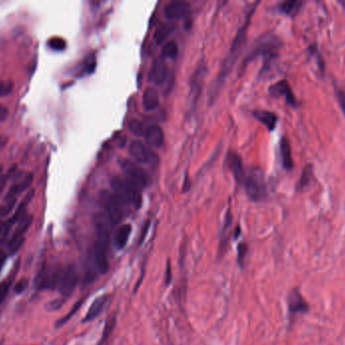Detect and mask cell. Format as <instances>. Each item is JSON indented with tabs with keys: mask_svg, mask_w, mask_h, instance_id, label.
Here are the masks:
<instances>
[{
	"mask_svg": "<svg viewBox=\"0 0 345 345\" xmlns=\"http://www.w3.org/2000/svg\"><path fill=\"white\" fill-rule=\"evenodd\" d=\"M336 92V96H337V100L340 105V108L342 109V111L345 114V89L343 88H336L335 89Z\"/></svg>",
	"mask_w": 345,
	"mask_h": 345,
	"instance_id": "1f68e13d",
	"label": "cell"
},
{
	"mask_svg": "<svg viewBox=\"0 0 345 345\" xmlns=\"http://www.w3.org/2000/svg\"><path fill=\"white\" fill-rule=\"evenodd\" d=\"M7 178H8V175H3L0 177V195H1V193L3 191L5 185H6V182H7Z\"/></svg>",
	"mask_w": 345,
	"mask_h": 345,
	"instance_id": "74e56055",
	"label": "cell"
},
{
	"mask_svg": "<svg viewBox=\"0 0 345 345\" xmlns=\"http://www.w3.org/2000/svg\"><path fill=\"white\" fill-rule=\"evenodd\" d=\"M162 53L164 57L176 58L179 54V47L175 41H169L163 47Z\"/></svg>",
	"mask_w": 345,
	"mask_h": 345,
	"instance_id": "484cf974",
	"label": "cell"
},
{
	"mask_svg": "<svg viewBox=\"0 0 345 345\" xmlns=\"http://www.w3.org/2000/svg\"><path fill=\"white\" fill-rule=\"evenodd\" d=\"M107 300H108L107 295H103L101 297H98L96 300H94V302L90 306V308L88 309V312H87L86 316L84 317L82 322L83 323L90 322V321H93L95 318H97L101 314V312L103 311Z\"/></svg>",
	"mask_w": 345,
	"mask_h": 345,
	"instance_id": "ac0fdd59",
	"label": "cell"
},
{
	"mask_svg": "<svg viewBox=\"0 0 345 345\" xmlns=\"http://www.w3.org/2000/svg\"><path fill=\"white\" fill-rule=\"evenodd\" d=\"M168 76V66L163 57H159L153 61L150 73H149V80L157 85H162L165 78Z\"/></svg>",
	"mask_w": 345,
	"mask_h": 345,
	"instance_id": "5bb4252c",
	"label": "cell"
},
{
	"mask_svg": "<svg viewBox=\"0 0 345 345\" xmlns=\"http://www.w3.org/2000/svg\"><path fill=\"white\" fill-rule=\"evenodd\" d=\"M79 283V273L75 264H68L61 270L58 288L63 297H70Z\"/></svg>",
	"mask_w": 345,
	"mask_h": 345,
	"instance_id": "5b68a950",
	"label": "cell"
},
{
	"mask_svg": "<svg viewBox=\"0 0 345 345\" xmlns=\"http://www.w3.org/2000/svg\"><path fill=\"white\" fill-rule=\"evenodd\" d=\"M270 92L274 96H285L287 102L291 107L295 108L298 106L296 96L294 94L292 88L287 80H280L275 83L274 85H272L270 87Z\"/></svg>",
	"mask_w": 345,
	"mask_h": 345,
	"instance_id": "7c38bea8",
	"label": "cell"
},
{
	"mask_svg": "<svg viewBox=\"0 0 345 345\" xmlns=\"http://www.w3.org/2000/svg\"><path fill=\"white\" fill-rule=\"evenodd\" d=\"M247 196L254 201H262L266 196V186L263 173L261 169L253 168L246 174L244 182Z\"/></svg>",
	"mask_w": 345,
	"mask_h": 345,
	"instance_id": "7a4b0ae2",
	"label": "cell"
},
{
	"mask_svg": "<svg viewBox=\"0 0 345 345\" xmlns=\"http://www.w3.org/2000/svg\"><path fill=\"white\" fill-rule=\"evenodd\" d=\"M60 273L61 270H58L56 267L43 266L42 270L38 272L34 280L36 289L44 290L58 287Z\"/></svg>",
	"mask_w": 345,
	"mask_h": 345,
	"instance_id": "8992f818",
	"label": "cell"
},
{
	"mask_svg": "<svg viewBox=\"0 0 345 345\" xmlns=\"http://www.w3.org/2000/svg\"><path fill=\"white\" fill-rule=\"evenodd\" d=\"M48 45H49V47L50 49L56 50V51H63V50H65V48L67 47L66 41L64 39H62V37H59V36L52 37V39H49Z\"/></svg>",
	"mask_w": 345,
	"mask_h": 345,
	"instance_id": "83f0119b",
	"label": "cell"
},
{
	"mask_svg": "<svg viewBox=\"0 0 345 345\" xmlns=\"http://www.w3.org/2000/svg\"><path fill=\"white\" fill-rule=\"evenodd\" d=\"M28 280L27 279H20L19 282L16 285V288H15V291L16 293H21L25 289H27L28 287Z\"/></svg>",
	"mask_w": 345,
	"mask_h": 345,
	"instance_id": "d590c367",
	"label": "cell"
},
{
	"mask_svg": "<svg viewBox=\"0 0 345 345\" xmlns=\"http://www.w3.org/2000/svg\"><path fill=\"white\" fill-rule=\"evenodd\" d=\"M160 104L159 93L155 88H147L143 94V107L147 111L156 109Z\"/></svg>",
	"mask_w": 345,
	"mask_h": 345,
	"instance_id": "d6986e66",
	"label": "cell"
},
{
	"mask_svg": "<svg viewBox=\"0 0 345 345\" xmlns=\"http://www.w3.org/2000/svg\"><path fill=\"white\" fill-rule=\"evenodd\" d=\"M33 174L32 173H23L18 180L12 184L7 191V195L4 199V202L7 201H16V199L23 191L27 190L33 183Z\"/></svg>",
	"mask_w": 345,
	"mask_h": 345,
	"instance_id": "9c48e42d",
	"label": "cell"
},
{
	"mask_svg": "<svg viewBox=\"0 0 345 345\" xmlns=\"http://www.w3.org/2000/svg\"><path fill=\"white\" fill-rule=\"evenodd\" d=\"M228 163H229L230 170H231V172L233 173L236 182L239 183H244L245 180H246V172L244 164H242V160L239 157V155L236 154V153H232V154H230Z\"/></svg>",
	"mask_w": 345,
	"mask_h": 345,
	"instance_id": "2e32d148",
	"label": "cell"
},
{
	"mask_svg": "<svg viewBox=\"0 0 345 345\" xmlns=\"http://www.w3.org/2000/svg\"><path fill=\"white\" fill-rule=\"evenodd\" d=\"M33 195H34V190H33V189L30 190L29 193H28L27 195H25L23 200L20 202L18 208L16 210V214H15V216L11 218L10 223H14V222L17 221L18 219H22V218H23V214L25 213V210H27V207L29 206V203L31 202L32 199L33 198Z\"/></svg>",
	"mask_w": 345,
	"mask_h": 345,
	"instance_id": "603a6c76",
	"label": "cell"
},
{
	"mask_svg": "<svg viewBox=\"0 0 345 345\" xmlns=\"http://www.w3.org/2000/svg\"><path fill=\"white\" fill-rule=\"evenodd\" d=\"M112 222L108 218V216L105 213L98 214L95 219V227H96V234L97 240L103 242L109 245L110 243V236H111V227Z\"/></svg>",
	"mask_w": 345,
	"mask_h": 345,
	"instance_id": "30bf717a",
	"label": "cell"
},
{
	"mask_svg": "<svg viewBox=\"0 0 345 345\" xmlns=\"http://www.w3.org/2000/svg\"><path fill=\"white\" fill-rule=\"evenodd\" d=\"M172 278H173V275H172V267H171V263H170V260H168L167 262V267H165V275H164V283H165V286H169L172 282Z\"/></svg>",
	"mask_w": 345,
	"mask_h": 345,
	"instance_id": "e575fe53",
	"label": "cell"
},
{
	"mask_svg": "<svg viewBox=\"0 0 345 345\" xmlns=\"http://www.w3.org/2000/svg\"><path fill=\"white\" fill-rule=\"evenodd\" d=\"M118 162L127 181L131 182L140 190L148 186L149 176L144 168H142L138 164L130 159L120 158Z\"/></svg>",
	"mask_w": 345,
	"mask_h": 345,
	"instance_id": "277c9868",
	"label": "cell"
},
{
	"mask_svg": "<svg viewBox=\"0 0 345 345\" xmlns=\"http://www.w3.org/2000/svg\"><path fill=\"white\" fill-rule=\"evenodd\" d=\"M100 200L105 210V214L113 225L122 221L125 216V204L113 193L107 190H102L100 194Z\"/></svg>",
	"mask_w": 345,
	"mask_h": 345,
	"instance_id": "3957f363",
	"label": "cell"
},
{
	"mask_svg": "<svg viewBox=\"0 0 345 345\" xmlns=\"http://www.w3.org/2000/svg\"><path fill=\"white\" fill-rule=\"evenodd\" d=\"M129 130L135 136H144L146 127L144 123H142L138 120H131L129 123Z\"/></svg>",
	"mask_w": 345,
	"mask_h": 345,
	"instance_id": "4316f807",
	"label": "cell"
},
{
	"mask_svg": "<svg viewBox=\"0 0 345 345\" xmlns=\"http://www.w3.org/2000/svg\"><path fill=\"white\" fill-rule=\"evenodd\" d=\"M5 259H6V255L3 252H0V271H1Z\"/></svg>",
	"mask_w": 345,
	"mask_h": 345,
	"instance_id": "f35d334b",
	"label": "cell"
},
{
	"mask_svg": "<svg viewBox=\"0 0 345 345\" xmlns=\"http://www.w3.org/2000/svg\"><path fill=\"white\" fill-rule=\"evenodd\" d=\"M108 250H109V245L98 240L93 245L91 257L97 267L99 273L101 274H105L109 271V260L107 255Z\"/></svg>",
	"mask_w": 345,
	"mask_h": 345,
	"instance_id": "52a82bcc",
	"label": "cell"
},
{
	"mask_svg": "<svg viewBox=\"0 0 345 345\" xmlns=\"http://www.w3.org/2000/svg\"><path fill=\"white\" fill-rule=\"evenodd\" d=\"M146 139V142L150 147L160 148L164 144V132L162 127L157 125H151L146 127V131L144 134Z\"/></svg>",
	"mask_w": 345,
	"mask_h": 345,
	"instance_id": "9a60e30c",
	"label": "cell"
},
{
	"mask_svg": "<svg viewBox=\"0 0 345 345\" xmlns=\"http://www.w3.org/2000/svg\"><path fill=\"white\" fill-rule=\"evenodd\" d=\"M64 303H65V300L64 299H57L55 301H52L50 303H49L47 305V309L49 311H56V310H59L61 307L64 305Z\"/></svg>",
	"mask_w": 345,
	"mask_h": 345,
	"instance_id": "d6a6232c",
	"label": "cell"
},
{
	"mask_svg": "<svg viewBox=\"0 0 345 345\" xmlns=\"http://www.w3.org/2000/svg\"><path fill=\"white\" fill-rule=\"evenodd\" d=\"M2 170H3V165H0V177H1V174H2Z\"/></svg>",
	"mask_w": 345,
	"mask_h": 345,
	"instance_id": "ab89813d",
	"label": "cell"
},
{
	"mask_svg": "<svg viewBox=\"0 0 345 345\" xmlns=\"http://www.w3.org/2000/svg\"><path fill=\"white\" fill-rule=\"evenodd\" d=\"M9 286L10 284L8 282H2L0 284V304H1L2 301L5 299L7 291L9 290Z\"/></svg>",
	"mask_w": 345,
	"mask_h": 345,
	"instance_id": "836d02e7",
	"label": "cell"
},
{
	"mask_svg": "<svg viewBox=\"0 0 345 345\" xmlns=\"http://www.w3.org/2000/svg\"><path fill=\"white\" fill-rule=\"evenodd\" d=\"M253 116L262 124H263L270 131L275 130L278 123V116L276 113L267 110H255L253 111Z\"/></svg>",
	"mask_w": 345,
	"mask_h": 345,
	"instance_id": "ffe728a7",
	"label": "cell"
},
{
	"mask_svg": "<svg viewBox=\"0 0 345 345\" xmlns=\"http://www.w3.org/2000/svg\"><path fill=\"white\" fill-rule=\"evenodd\" d=\"M190 11V4L186 1H172L165 5L164 9V17L171 19L177 20L185 18Z\"/></svg>",
	"mask_w": 345,
	"mask_h": 345,
	"instance_id": "4fadbf2b",
	"label": "cell"
},
{
	"mask_svg": "<svg viewBox=\"0 0 345 345\" xmlns=\"http://www.w3.org/2000/svg\"><path fill=\"white\" fill-rule=\"evenodd\" d=\"M280 156H282L284 168L291 170L294 167V160L292 155L291 145L286 137H284L282 139V141H280Z\"/></svg>",
	"mask_w": 345,
	"mask_h": 345,
	"instance_id": "44dd1931",
	"label": "cell"
},
{
	"mask_svg": "<svg viewBox=\"0 0 345 345\" xmlns=\"http://www.w3.org/2000/svg\"><path fill=\"white\" fill-rule=\"evenodd\" d=\"M83 302H84V299H82V300H81V301H79L78 303H76V305L74 306V308L70 311V313H69L67 316H65L64 318H62L61 320H60V321L56 324V326H57V327H60V326H62L63 324H65V323L69 320V319H70V318H71V317H72V316H73V315H74L77 311H78V310L81 308V306H82V303H83Z\"/></svg>",
	"mask_w": 345,
	"mask_h": 345,
	"instance_id": "4dcf8cb0",
	"label": "cell"
},
{
	"mask_svg": "<svg viewBox=\"0 0 345 345\" xmlns=\"http://www.w3.org/2000/svg\"><path fill=\"white\" fill-rule=\"evenodd\" d=\"M289 305V312L292 318L296 317L297 315L306 314L309 311V305L306 302L302 293L298 289H294L290 291L288 298Z\"/></svg>",
	"mask_w": 345,
	"mask_h": 345,
	"instance_id": "ba28073f",
	"label": "cell"
},
{
	"mask_svg": "<svg viewBox=\"0 0 345 345\" xmlns=\"http://www.w3.org/2000/svg\"><path fill=\"white\" fill-rule=\"evenodd\" d=\"M129 152L132 159L137 163H149L153 157L152 152L149 150V148L142 141H138V140H135V141L131 143Z\"/></svg>",
	"mask_w": 345,
	"mask_h": 345,
	"instance_id": "8fae6325",
	"label": "cell"
},
{
	"mask_svg": "<svg viewBox=\"0 0 345 345\" xmlns=\"http://www.w3.org/2000/svg\"><path fill=\"white\" fill-rule=\"evenodd\" d=\"M7 114H8L7 109L0 105V122L4 121L7 118Z\"/></svg>",
	"mask_w": 345,
	"mask_h": 345,
	"instance_id": "8d00e7d4",
	"label": "cell"
},
{
	"mask_svg": "<svg viewBox=\"0 0 345 345\" xmlns=\"http://www.w3.org/2000/svg\"><path fill=\"white\" fill-rule=\"evenodd\" d=\"M131 231H132V227L131 224H124V225L120 226L117 229L116 233L114 234L113 246L117 250L123 249L126 246L127 242H129V240H130Z\"/></svg>",
	"mask_w": 345,
	"mask_h": 345,
	"instance_id": "e0dca14e",
	"label": "cell"
},
{
	"mask_svg": "<svg viewBox=\"0 0 345 345\" xmlns=\"http://www.w3.org/2000/svg\"><path fill=\"white\" fill-rule=\"evenodd\" d=\"M14 89V83L10 80H1L0 79V97L9 94Z\"/></svg>",
	"mask_w": 345,
	"mask_h": 345,
	"instance_id": "f546056e",
	"label": "cell"
},
{
	"mask_svg": "<svg viewBox=\"0 0 345 345\" xmlns=\"http://www.w3.org/2000/svg\"><path fill=\"white\" fill-rule=\"evenodd\" d=\"M312 180H313V168H312L311 164H308V165L305 166V168L302 172L300 181L297 183V189L298 190L305 189L307 186L310 184Z\"/></svg>",
	"mask_w": 345,
	"mask_h": 345,
	"instance_id": "d4e9b609",
	"label": "cell"
},
{
	"mask_svg": "<svg viewBox=\"0 0 345 345\" xmlns=\"http://www.w3.org/2000/svg\"><path fill=\"white\" fill-rule=\"evenodd\" d=\"M303 4L304 2L301 1V0H289V1L280 3L279 9L280 12H283L285 15L296 16Z\"/></svg>",
	"mask_w": 345,
	"mask_h": 345,
	"instance_id": "7402d4cb",
	"label": "cell"
},
{
	"mask_svg": "<svg viewBox=\"0 0 345 345\" xmlns=\"http://www.w3.org/2000/svg\"><path fill=\"white\" fill-rule=\"evenodd\" d=\"M247 251H248V247L247 244L246 243H240L237 247V263L239 264V266H244L245 261H246V257L247 255Z\"/></svg>",
	"mask_w": 345,
	"mask_h": 345,
	"instance_id": "f1b7e54d",
	"label": "cell"
},
{
	"mask_svg": "<svg viewBox=\"0 0 345 345\" xmlns=\"http://www.w3.org/2000/svg\"><path fill=\"white\" fill-rule=\"evenodd\" d=\"M112 193L116 196L127 207L131 204L135 209L142 207L143 198L140 189L130 182L127 180H122L120 177H114L111 181Z\"/></svg>",
	"mask_w": 345,
	"mask_h": 345,
	"instance_id": "6da1fadb",
	"label": "cell"
},
{
	"mask_svg": "<svg viewBox=\"0 0 345 345\" xmlns=\"http://www.w3.org/2000/svg\"><path fill=\"white\" fill-rule=\"evenodd\" d=\"M174 27L171 23H163L157 29L155 33V41L157 44H162L168 39V36L172 34Z\"/></svg>",
	"mask_w": 345,
	"mask_h": 345,
	"instance_id": "cb8c5ba5",
	"label": "cell"
}]
</instances>
